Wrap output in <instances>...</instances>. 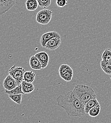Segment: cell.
<instances>
[{
    "instance_id": "obj_17",
    "label": "cell",
    "mask_w": 111,
    "mask_h": 123,
    "mask_svg": "<svg viewBox=\"0 0 111 123\" xmlns=\"http://www.w3.org/2000/svg\"><path fill=\"white\" fill-rule=\"evenodd\" d=\"M102 60L104 61L111 63V49H105L102 55Z\"/></svg>"
},
{
    "instance_id": "obj_23",
    "label": "cell",
    "mask_w": 111,
    "mask_h": 123,
    "mask_svg": "<svg viewBox=\"0 0 111 123\" xmlns=\"http://www.w3.org/2000/svg\"><path fill=\"white\" fill-rule=\"evenodd\" d=\"M68 4L67 0H56V4L60 8H63Z\"/></svg>"
},
{
    "instance_id": "obj_21",
    "label": "cell",
    "mask_w": 111,
    "mask_h": 123,
    "mask_svg": "<svg viewBox=\"0 0 111 123\" xmlns=\"http://www.w3.org/2000/svg\"><path fill=\"white\" fill-rule=\"evenodd\" d=\"M61 77L66 81H70L72 80V79L73 76V69L70 71L65 73L63 75L60 76Z\"/></svg>"
},
{
    "instance_id": "obj_14",
    "label": "cell",
    "mask_w": 111,
    "mask_h": 123,
    "mask_svg": "<svg viewBox=\"0 0 111 123\" xmlns=\"http://www.w3.org/2000/svg\"><path fill=\"white\" fill-rule=\"evenodd\" d=\"M35 74L33 71H26L24 74L23 80L32 83L35 79Z\"/></svg>"
},
{
    "instance_id": "obj_5",
    "label": "cell",
    "mask_w": 111,
    "mask_h": 123,
    "mask_svg": "<svg viewBox=\"0 0 111 123\" xmlns=\"http://www.w3.org/2000/svg\"><path fill=\"white\" fill-rule=\"evenodd\" d=\"M16 0H0V15L8 12L16 4Z\"/></svg>"
},
{
    "instance_id": "obj_8",
    "label": "cell",
    "mask_w": 111,
    "mask_h": 123,
    "mask_svg": "<svg viewBox=\"0 0 111 123\" xmlns=\"http://www.w3.org/2000/svg\"><path fill=\"white\" fill-rule=\"evenodd\" d=\"M61 38L53 37L48 41L45 47L50 51L55 50L61 45Z\"/></svg>"
},
{
    "instance_id": "obj_11",
    "label": "cell",
    "mask_w": 111,
    "mask_h": 123,
    "mask_svg": "<svg viewBox=\"0 0 111 123\" xmlns=\"http://www.w3.org/2000/svg\"><path fill=\"white\" fill-rule=\"evenodd\" d=\"M21 86L22 91L25 94L30 93L35 90V86L32 83L27 82L24 80L21 83Z\"/></svg>"
},
{
    "instance_id": "obj_24",
    "label": "cell",
    "mask_w": 111,
    "mask_h": 123,
    "mask_svg": "<svg viewBox=\"0 0 111 123\" xmlns=\"http://www.w3.org/2000/svg\"></svg>"
},
{
    "instance_id": "obj_19",
    "label": "cell",
    "mask_w": 111,
    "mask_h": 123,
    "mask_svg": "<svg viewBox=\"0 0 111 123\" xmlns=\"http://www.w3.org/2000/svg\"><path fill=\"white\" fill-rule=\"evenodd\" d=\"M71 70H72V69L68 64H62L60 66L59 69V73L60 74V76L63 75L65 73L70 71Z\"/></svg>"
},
{
    "instance_id": "obj_6",
    "label": "cell",
    "mask_w": 111,
    "mask_h": 123,
    "mask_svg": "<svg viewBox=\"0 0 111 123\" xmlns=\"http://www.w3.org/2000/svg\"><path fill=\"white\" fill-rule=\"evenodd\" d=\"M53 37L61 38L60 35L56 31H50L43 34L40 39V44L43 47H45L46 44L49 40Z\"/></svg>"
},
{
    "instance_id": "obj_10",
    "label": "cell",
    "mask_w": 111,
    "mask_h": 123,
    "mask_svg": "<svg viewBox=\"0 0 111 123\" xmlns=\"http://www.w3.org/2000/svg\"><path fill=\"white\" fill-rule=\"evenodd\" d=\"M29 64L31 68L35 70H39L42 68L41 62L35 55H32L30 58Z\"/></svg>"
},
{
    "instance_id": "obj_3",
    "label": "cell",
    "mask_w": 111,
    "mask_h": 123,
    "mask_svg": "<svg viewBox=\"0 0 111 123\" xmlns=\"http://www.w3.org/2000/svg\"><path fill=\"white\" fill-rule=\"evenodd\" d=\"M53 15V12L44 9L39 11L36 15V21L41 25H47L50 22Z\"/></svg>"
},
{
    "instance_id": "obj_18",
    "label": "cell",
    "mask_w": 111,
    "mask_h": 123,
    "mask_svg": "<svg viewBox=\"0 0 111 123\" xmlns=\"http://www.w3.org/2000/svg\"><path fill=\"white\" fill-rule=\"evenodd\" d=\"M101 110V107L99 105H98L95 107L92 108L89 111L88 114L91 117H96L99 114Z\"/></svg>"
},
{
    "instance_id": "obj_1",
    "label": "cell",
    "mask_w": 111,
    "mask_h": 123,
    "mask_svg": "<svg viewBox=\"0 0 111 123\" xmlns=\"http://www.w3.org/2000/svg\"><path fill=\"white\" fill-rule=\"evenodd\" d=\"M56 101L57 105L63 108L70 117H81L86 114L85 105L74 95L72 91L60 95Z\"/></svg>"
},
{
    "instance_id": "obj_7",
    "label": "cell",
    "mask_w": 111,
    "mask_h": 123,
    "mask_svg": "<svg viewBox=\"0 0 111 123\" xmlns=\"http://www.w3.org/2000/svg\"><path fill=\"white\" fill-rule=\"evenodd\" d=\"M18 85L16 80L10 74L8 75L3 82V86L5 90H12Z\"/></svg>"
},
{
    "instance_id": "obj_20",
    "label": "cell",
    "mask_w": 111,
    "mask_h": 123,
    "mask_svg": "<svg viewBox=\"0 0 111 123\" xmlns=\"http://www.w3.org/2000/svg\"><path fill=\"white\" fill-rule=\"evenodd\" d=\"M22 94H13V95H9V98L15 102L17 104L20 105L22 101Z\"/></svg>"
},
{
    "instance_id": "obj_9",
    "label": "cell",
    "mask_w": 111,
    "mask_h": 123,
    "mask_svg": "<svg viewBox=\"0 0 111 123\" xmlns=\"http://www.w3.org/2000/svg\"><path fill=\"white\" fill-rule=\"evenodd\" d=\"M35 55L41 62L42 68H45L47 66L49 62V56L47 52L45 51H41L36 53Z\"/></svg>"
},
{
    "instance_id": "obj_2",
    "label": "cell",
    "mask_w": 111,
    "mask_h": 123,
    "mask_svg": "<svg viewBox=\"0 0 111 123\" xmlns=\"http://www.w3.org/2000/svg\"><path fill=\"white\" fill-rule=\"evenodd\" d=\"M74 95L85 105L91 99L96 98V95L94 90L86 85H77L73 90Z\"/></svg>"
},
{
    "instance_id": "obj_13",
    "label": "cell",
    "mask_w": 111,
    "mask_h": 123,
    "mask_svg": "<svg viewBox=\"0 0 111 123\" xmlns=\"http://www.w3.org/2000/svg\"><path fill=\"white\" fill-rule=\"evenodd\" d=\"M99 105V103L97 99L96 98L91 99L89 100L85 105V111L86 114H88L89 110L92 108L95 107L96 106Z\"/></svg>"
},
{
    "instance_id": "obj_4",
    "label": "cell",
    "mask_w": 111,
    "mask_h": 123,
    "mask_svg": "<svg viewBox=\"0 0 111 123\" xmlns=\"http://www.w3.org/2000/svg\"><path fill=\"white\" fill-rule=\"evenodd\" d=\"M26 71V70L23 67L14 65L9 70V74L16 80L19 85L23 80L24 74Z\"/></svg>"
},
{
    "instance_id": "obj_12",
    "label": "cell",
    "mask_w": 111,
    "mask_h": 123,
    "mask_svg": "<svg viewBox=\"0 0 111 123\" xmlns=\"http://www.w3.org/2000/svg\"><path fill=\"white\" fill-rule=\"evenodd\" d=\"M39 6L37 0H27L26 7L28 11H34L37 9Z\"/></svg>"
},
{
    "instance_id": "obj_22",
    "label": "cell",
    "mask_w": 111,
    "mask_h": 123,
    "mask_svg": "<svg viewBox=\"0 0 111 123\" xmlns=\"http://www.w3.org/2000/svg\"><path fill=\"white\" fill-rule=\"evenodd\" d=\"M40 7L47 9L51 4V0H37Z\"/></svg>"
},
{
    "instance_id": "obj_15",
    "label": "cell",
    "mask_w": 111,
    "mask_h": 123,
    "mask_svg": "<svg viewBox=\"0 0 111 123\" xmlns=\"http://www.w3.org/2000/svg\"><path fill=\"white\" fill-rule=\"evenodd\" d=\"M103 71L107 74H111V63L102 60L100 63Z\"/></svg>"
},
{
    "instance_id": "obj_16",
    "label": "cell",
    "mask_w": 111,
    "mask_h": 123,
    "mask_svg": "<svg viewBox=\"0 0 111 123\" xmlns=\"http://www.w3.org/2000/svg\"><path fill=\"white\" fill-rule=\"evenodd\" d=\"M5 93L9 95H13V94H25L22 91L21 84L18 85V86L16 87V88H15L14 89H13L12 90H10V91L5 90Z\"/></svg>"
}]
</instances>
